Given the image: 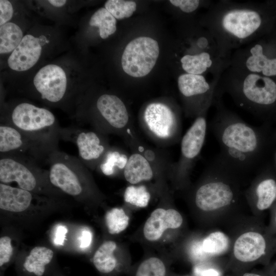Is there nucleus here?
<instances>
[{
	"mask_svg": "<svg viewBox=\"0 0 276 276\" xmlns=\"http://www.w3.org/2000/svg\"><path fill=\"white\" fill-rule=\"evenodd\" d=\"M20 27L8 22L0 27V53L1 54L13 52L23 38Z\"/></svg>",
	"mask_w": 276,
	"mask_h": 276,
	"instance_id": "25",
	"label": "nucleus"
},
{
	"mask_svg": "<svg viewBox=\"0 0 276 276\" xmlns=\"http://www.w3.org/2000/svg\"><path fill=\"white\" fill-rule=\"evenodd\" d=\"M128 159L124 154L120 153L117 151L108 150L99 167L104 174L111 175L114 173L116 167L120 169H124Z\"/></svg>",
	"mask_w": 276,
	"mask_h": 276,
	"instance_id": "30",
	"label": "nucleus"
},
{
	"mask_svg": "<svg viewBox=\"0 0 276 276\" xmlns=\"http://www.w3.org/2000/svg\"><path fill=\"white\" fill-rule=\"evenodd\" d=\"M219 79L209 81L204 75L185 73L178 76V88L189 114L197 117L213 105Z\"/></svg>",
	"mask_w": 276,
	"mask_h": 276,
	"instance_id": "10",
	"label": "nucleus"
},
{
	"mask_svg": "<svg viewBox=\"0 0 276 276\" xmlns=\"http://www.w3.org/2000/svg\"><path fill=\"white\" fill-rule=\"evenodd\" d=\"M242 276H263V275L257 273L245 272L242 275Z\"/></svg>",
	"mask_w": 276,
	"mask_h": 276,
	"instance_id": "39",
	"label": "nucleus"
},
{
	"mask_svg": "<svg viewBox=\"0 0 276 276\" xmlns=\"http://www.w3.org/2000/svg\"><path fill=\"white\" fill-rule=\"evenodd\" d=\"M45 162L49 166V181L54 188L78 198L90 193L89 173L79 158L57 149L49 154Z\"/></svg>",
	"mask_w": 276,
	"mask_h": 276,
	"instance_id": "4",
	"label": "nucleus"
},
{
	"mask_svg": "<svg viewBox=\"0 0 276 276\" xmlns=\"http://www.w3.org/2000/svg\"><path fill=\"white\" fill-rule=\"evenodd\" d=\"M169 2L173 6L178 8L183 13L191 14L197 10L201 6L209 7L213 1L170 0Z\"/></svg>",
	"mask_w": 276,
	"mask_h": 276,
	"instance_id": "32",
	"label": "nucleus"
},
{
	"mask_svg": "<svg viewBox=\"0 0 276 276\" xmlns=\"http://www.w3.org/2000/svg\"><path fill=\"white\" fill-rule=\"evenodd\" d=\"M102 132L79 126L61 127L60 139L73 143L77 147L80 160L87 167L99 166L109 150Z\"/></svg>",
	"mask_w": 276,
	"mask_h": 276,
	"instance_id": "9",
	"label": "nucleus"
},
{
	"mask_svg": "<svg viewBox=\"0 0 276 276\" xmlns=\"http://www.w3.org/2000/svg\"><path fill=\"white\" fill-rule=\"evenodd\" d=\"M231 238L221 231H213L201 239L203 252L209 260L230 251Z\"/></svg>",
	"mask_w": 276,
	"mask_h": 276,
	"instance_id": "24",
	"label": "nucleus"
},
{
	"mask_svg": "<svg viewBox=\"0 0 276 276\" xmlns=\"http://www.w3.org/2000/svg\"><path fill=\"white\" fill-rule=\"evenodd\" d=\"M33 83L41 99L51 103L62 101L67 90V78L64 71L56 64H48L35 75Z\"/></svg>",
	"mask_w": 276,
	"mask_h": 276,
	"instance_id": "15",
	"label": "nucleus"
},
{
	"mask_svg": "<svg viewBox=\"0 0 276 276\" xmlns=\"http://www.w3.org/2000/svg\"><path fill=\"white\" fill-rule=\"evenodd\" d=\"M266 14L254 2L213 1L201 20L224 56L231 58L235 50L262 37Z\"/></svg>",
	"mask_w": 276,
	"mask_h": 276,
	"instance_id": "2",
	"label": "nucleus"
},
{
	"mask_svg": "<svg viewBox=\"0 0 276 276\" xmlns=\"http://www.w3.org/2000/svg\"><path fill=\"white\" fill-rule=\"evenodd\" d=\"M183 218L175 209L157 208L147 219L143 227V234L148 241L159 240L168 229L179 228L182 224Z\"/></svg>",
	"mask_w": 276,
	"mask_h": 276,
	"instance_id": "17",
	"label": "nucleus"
},
{
	"mask_svg": "<svg viewBox=\"0 0 276 276\" xmlns=\"http://www.w3.org/2000/svg\"><path fill=\"white\" fill-rule=\"evenodd\" d=\"M96 108L102 118L99 131L103 132L124 129L129 121V115L123 102L117 96L103 94L96 101Z\"/></svg>",
	"mask_w": 276,
	"mask_h": 276,
	"instance_id": "16",
	"label": "nucleus"
},
{
	"mask_svg": "<svg viewBox=\"0 0 276 276\" xmlns=\"http://www.w3.org/2000/svg\"><path fill=\"white\" fill-rule=\"evenodd\" d=\"M117 244L112 241H107L102 244L93 257V263L101 274L114 276L123 270V266L114 254Z\"/></svg>",
	"mask_w": 276,
	"mask_h": 276,
	"instance_id": "22",
	"label": "nucleus"
},
{
	"mask_svg": "<svg viewBox=\"0 0 276 276\" xmlns=\"http://www.w3.org/2000/svg\"><path fill=\"white\" fill-rule=\"evenodd\" d=\"M159 53V46L155 40L145 36L136 38L127 44L123 53V70L131 77L145 76L154 67Z\"/></svg>",
	"mask_w": 276,
	"mask_h": 276,
	"instance_id": "12",
	"label": "nucleus"
},
{
	"mask_svg": "<svg viewBox=\"0 0 276 276\" xmlns=\"http://www.w3.org/2000/svg\"><path fill=\"white\" fill-rule=\"evenodd\" d=\"M247 203L251 211L262 212L269 208L276 199V181L258 175L244 190Z\"/></svg>",
	"mask_w": 276,
	"mask_h": 276,
	"instance_id": "18",
	"label": "nucleus"
},
{
	"mask_svg": "<svg viewBox=\"0 0 276 276\" xmlns=\"http://www.w3.org/2000/svg\"><path fill=\"white\" fill-rule=\"evenodd\" d=\"M13 252L11 239L8 236L0 238V266H6L11 261Z\"/></svg>",
	"mask_w": 276,
	"mask_h": 276,
	"instance_id": "33",
	"label": "nucleus"
},
{
	"mask_svg": "<svg viewBox=\"0 0 276 276\" xmlns=\"http://www.w3.org/2000/svg\"><path fill=\"white\" fill-rule=\"evenodd\" d=\"M231 239L229 261L233 265L239 268L250 266L266 254V238L254 222L243 225Z\"/></svg>",
	"mask_w": 276,
	"mask_h": 276,
	"instance_id": "8",
	"label": "nucleus"
},
{
	"mask_svg": "<svg viewBox=\"0 0 276 276\" xmlns=\"http://www.w3.org/2000/svg\"><path fill=\"white\" fill-rule=\"evenodd\" d=\"M244 180L215 157L205 170L192 194L197 210L211 219L246 202Z\"/></svg>",
	"mask_w": 276,
	"mask_h": 276,
	"instance_id": "3",
	"label": "nucleus"
},
{
	"mask_svg": "<svg viewBox=\"0 0 276 276\" xmlns=\"http://www.w3.org/2000/svg\"><path fill=\"white\" fill-rule=\"evenodd\" d=\"M105 220L109 233L115 235L126 229L129 224V218L123 209L114 208L106 213Z\"/></svg>",
	"mask_w": 276,
	"mask_h": 276,
	"instance_id": "28",
	"label": "nucleus"
},
{
	"mask_svg": "<svg viewBox=\"0 0 276 276\" xmlns=\"http://www.w3.org/2000/svg\"><path fill=\"white\" fill-rule=\"evenodd\" d=\"M116 19L105 7L96 11L89 21L90 26L99 28V35L102 39L108 38L116 31Z\"/></svg>",
	"mask_w": 276,
	"mask_h": 276,
	"instance_id": "26",
	"label": "nucleus"
},
{
	"mask_svg": "<svg viewBox=\"0 0 276 276\" xmlns=\"http://www.w3.org/2000/svg\"><path fill=\"white\" fill-rule=\"evenodd\" d=\"M54 256L53 250L44 246L33 248L20 266L21 276H44Z\"/></svg>",
	"mask_w": 276,
	"mask_h": 276,
	"instance_id": "21",
	"label": "nucleus"
},
{
	"mask_svg": "<svg viewBox=\"0 0 276 276\" xmlns=\"http://www.w3.org/2000/svg\"><path fill=\"white\" fill-rule=\"evenodd\" d=\"M13 8L11 3L7 0L0 1V25L2 26L11 19Z\"/></svg>",
	"mask_w": 276,
	"mask_h": 276,
	"instance_id": "35",
	"label": "nucleus"
},
{
	"mask_svg": "<svg viewBox=\"0 0 276 276\" xmlns=\"http://www.w3.org/2000/svg\"><path fill=\"white\" fill-rule=\"evenodd\" d=\"M41 50L40 39L32 35H26L9 57L8 65L15 71L28 70L38 61Z\"/></svg>",
	"mask_w": 276,
	"mask_h": 276,
	"instance_id": "19",
	"label": "nucleus"
},
{
	"mask_svg": "<svg viewBox=\"0 0 276 276\" xmlns=\"http://www.w3.org/2000/svg\"><path fill=\"white\" fill-rule=\"evenodd\" d=\"M38 197L36 193L0 183V208L3 211L12 213L24 212L33 205Z\"/></svg>",
	"mask_w": 276,
	"mask_h": 276,
	"instance_id": "20",
	"label": "nucleus"
},
{
	"mask_svg": "<svg viewBox=\"0 0 276 276\" xmlns=\"http://www.w3.org/2000/svg\"><path fill=\"white\" fill-rule=\"evenodd\" d=\"M146 127L154 136L177 140L181 131L179 117L167 105L159 102L148 105L144 113Z\"/></svg>",
	"mask_w": 276,
	"mask_h": 276,
	"instance_id": "14",
	"label": "nucleus"
},
{
	"mask_svg": "<svg viewBox=\"0 0 276 276\" xmlns=\"http://www.w3.org/2000/svg\"><path fill=\"white\" fill-rule=\"evenodd\" d=\"M213 105L216 110L209 127L220 147L215 157L245 180L258 168L264 147L262 132L226 108L222 97H215Z\"/></svg>",
	"mask_w": 276,
	"mask_h": 276,
	"instance_id": "1",
	"label": "nucleus"
},
{
	"mask_svg": "<svg viewBox=\"0 0 276 276\" xmlns=\"http://www.w3.org/2000/svg\"><path fill=\"white\" fill-rule=\"evenodd\" d=\"M2 123L10 125L25 134L57 146L61 127L49 110L27 102L18 104Z\"/></svg>",
	"mask_w": 276,
	"mask_h": 276,
	"instance_id": "5",
	"label": "nucleus"
},
{
	"mask_svg": "<svg viewBox=\"0 0 276 276\" xmlns=\"http://www.w3.org/2000/svg\"><path fill=\"white\" fill-rule=\"evenodd\" d=\"M262 38L254 41L231 54L229 67L269 78L276 77V56Z\"/></svg>",
	"mask_w": 276,
	"mask_h": 276,
	"instance_id": "7",
	"label": "nucleus"
},
{
	"mask_svg": "<svg viewBox=\"0 0 276 276\" xmlns=\"http://www.w3.org/2000/svg\"><path fill=\"white\" fill-rule=\"evenodd\" d=\"M124 176L127 181L135 185L151 179L153 171L149 161L143 155L134 153L128 159L124 169Z\"/></svg>",
	"mask_w": 276,
	"mask_h": 276,
	"instance_id": "23",
	"label": "nucleus"
},
{
	"mask_svg": "<svg viewBox=\"0 0 276 276\" xmlns=\"http://www.w3.org/2000/svg\"><path fill=\"white\" fill-rule=\"evenodd\" d=\"M93 239V235L91 232L87 229H83L81 234L80 237V246L81 248H86L88 247Z\"/></svg>",
	"mask_w": 276,
	"mask_h": 276,
	"instance_id": "37",
	"label": "nucleus"
},
{
	"mask_svg": "<svg viewBox=\"0 0 276 276\" xmlns=\"http://www.w3.org/2000/svg\"><path fill=\"white\" fill-rule=\"evenodd\" d=\"M275 223H276V213H275Z\"/></svg>",
	"mask_w": 276,
	"mask_h": 276,
	"instance_id": "40",
	"label": "nucleus"
},
{
	"mask_svg": "<svg viewBox=\"0 0 276 276\" xmlns=\"http://www.w3.org/2000/svg\"><path fill=\"white\" fill-rule=\"evenodd\" d=\"M105 8L117 19L130 17L136 10V4L131 1L108 0L104 5Z\"/></svg>",
	"mask_w": 276,
	"mask_h": 276,
	"instance_id": "29",
	"label": "nucleus"
},
{
	"mask_svg": "<svg viewBox=\"0 0 276 276\" xmlns=\"http://www.w3.org/2000/svg\"><path fill=\"white\" fill-rule=\"evenodd\" d=\"M1 183L35 193L51 194L58 190L50 183L48 170H42L35 159L21 155L4 154L0 156Z\"/></svg>",
	"mask_w": 276,
	"mask_h": 276,
	"instance_id": "6",
	"label": "nucleus"
},
{
	"mask_svg": "<svg viewBox=\"0 0 276 276\" xmlns=\"http://www.w3.org/2000/svg\"><path fill=\"white\" fill-rule=\"evenodd\" d=\"M48 2L50 3L53 6L56 7H61L63 6L66 2V1L65 0H49L48 1Z\"/></svg>",
	"mask_w": 276,
	"mask_h": 276,
	"instance_id": "38",
	"label": "nucleus"
},
{
	"mask_svg": "<svg viewBox=\"0 0 276 276\" xmlns=\"http://www.w3.org/2000/svg\"><path fill=\"white\" fill-rule=\"evenodd\" d=\"M134 276H168L167 265L159 258L149 257L140 264Z\"/></svg>",
	"mask_w": 276,
	"mask_h": 276,
	"instance_id": "27",
	"label": "nucleus"
},
{
	"mask_svg": "<svg viewBox=\"0 0 276 276\" xmlns=\"http://www.w3.org/2000/svg\"><path fill=\"white\" fill-rule=\"evenodd\" d=\"M67 232V229L65 226L62 225H58L55 231L54 243L57 245H62L64 243Z\"/></svg>",
	"mask_w": 276,
	"mask_h": 276,
	"instance_id": "36",
	"label": "nucleus"
},
{
	"mask_svg": "<svg viewBox=\"0 0 276 276\" xmlns=\"http://www.w3.org/2000/svg\"><path fill=\"white\" fill-rule=\"evenodd\" d=\"M208 110L196 117L181 139V155L177 166V173L180 180L183 182L187 180L194 161L203 146L208 127L206 120Z\"/></svg>",
	"mask_w": 276,
	"mask_h": 276,
	"instance_id": "13",
	"label": "nucleus"
},
{
	"mask_svg": "<svg viewBox=\"0 0 276 276\" xmlns=\"http://www.w3.org/2000/svg\"><path fill=\"white\" fill-rule=\"evenodd\" d=\"M193 273L195 276H220L221 275L219 270L204 262L196 264L194 267Z\"/></svg>",
	"mask_w": 276,
	"mask_h": 276,
	"instance_id": "34",
	"label": "nucleus"
},
{
	"mask_svg": "<svg viewBox=\"0 0 276 276\" xmlns=\"http://www.w3.org/2000/svg\"><path fill=\"white\" fill-rule=\"evenodd\" d=\"M124 198L127 203L139 208H144L149 202L150 194L144 186H130L126 189Z\"/></svg>",
	"mask_w": 276,
	"mask_h": 276,
	"instance_id": "31",
	"label": "nucleus"
},
{
	"mask_svg": "<svg viewBox=\"0 0 276 276\" xmlns=\"http://www.w3.org/2000/svg\"><path fill=\"white\" fill-rule=\"evenodd\" d=\"M57 149V146L34 139L10 125L1 123V155H21L37 162H45L49 154Z\"/></svg>",
	"mask_w": 276,
	"mask_h": 276,
	"instance_id": "11",
	"label": "nucleus"
}]
</instances>
